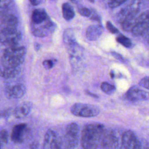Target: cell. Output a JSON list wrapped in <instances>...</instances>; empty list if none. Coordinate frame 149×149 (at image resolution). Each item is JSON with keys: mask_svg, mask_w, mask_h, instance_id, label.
<instances>
[{"mask_svg": "<svg viewBox=\"0 0 149 149\" xmlns=\"http://www.w3.org/2000/svg\"><path fill=\"white\" fill-rule=\"evenodd\" d=\"M8 8H0V19L1 20L6 14H8Z\"/></svg>", "mask_w": 149, "mask_h": 149, "instance_id": "cell-30", "label": "cell"}, {"mask_svg": "<svg viewBox=\"0 0 149 149\" xmlns=\"http://www.w3.org/2000/svg\"><path fill=\"white\" fill-rule=\"evenodd\" d=\"M70 1H72V2H76L77 0H70Z\"/></svg>", "mask_w": 149, "mask_h": 149, "instance_id": "cell-37", "label": "cell"}, {"mask_svg": "<svg viewBox=\"0 0 149 149\" xmlns=\"http://www.w3.org/2000/svg\"><path fill=\"white\" fill-rule=\"evenodd\" d=\"M9 139V133L6 130L3 129L0 131V144L1 146L6 144Z\"/></svg>", "mask_w": 149, "mask_h": 149, "instance_id": "cell-24", "label": "cell"}, {"mask_svg": "<svg viewBox=\"0 0 149 149\" xmlns=\"http://www.w3.org/2000/svg\"><path fill=\"white\" fill-rule=\"evenodd\" d=\"M139 84L144 88L149 89V77H145L143 78L139 81Z\"/></svg>", "mask_w": 149, "mask_h": 149, "instance_id": "cell-28", "label": "cell"}, {"mask_svg": "<svg viewBox=\"0 0 149 149\" xmlns=\"http://www.w3.org/2000/svg\"><path fill=\"white\" fill-rule=\"evenodd\" d=\"M1 146H2L0 144V149H1Z\"/></svg>", "mask_w": 149, "mask_h": 149, "instance_id": "cell-39", "label": "cell"}, {"mask_svg": "<svg viewBox=\"0 0 149 149\" xmlns=\"http://www.w3.org/2000/svg\"><path fill=\"white\" fill-rule=\"evenodd\" d=\"M79 127L75 123H72L68 125L66 129V136L68 144L71 148L77 145L79 137Z\"/></svg>", "mask_w": 149, "mask_h": 149, "instance_id": "cell-11", "label": "cell"}, {"mask_svg": "<svg viewBox=\"0 0 149 149\" xmlns=\"http://www.w3.org/2000/svg\"><path fill=\"white\" fill-rule=\"evenodd\" d=\"M26 93V87L24 84L19 83L14 86H8L5 90L6 96L9 99L19 98Z\"/></svg>", "mask_w": 149, "mask_h": 149, "instance_id": "cell-12", "label": "cell"}, {"mask_svg": "<svg viewBox=\"0 0 149 149\" xmlns=\"http://www.w3.org/2000/svg\"><path fill=\"white\" fill-rule=\"evenodd\" d=\"M104 29L101 25H91L86 30V37L89 40H95L100 37Z\"/></svg>", "mask_w": 149, "mask_h": 149, "instance_id": "cell-16", "label": "cell"}, {"mask_svg": "<svg viewBox=\"0 0 149 149\" xmlns=\"http://www.w3.org/2000/svg\"><path fill=\"white\" fill-rule=\"evenodd\" d=\"M48 18L47 13L42 9H36L32 13L31 19L33 24H40L47 20Z\"/></svg>", "mask_w": 149, "mask_h": 149, "instance_id": "cell-17", "label": "cell"}, {"mask_svg": "<svg viewBox=\"0 0 149 149\" xmlns=\"http://www.w3.org/2000/svg\"><path fill=\"white\" fill-rule=\"evenodd\" d=\"M122 143L125 149H140L141 145L136 134L132 130L125 131L122 136Z\"/></svg>", "mask_w": 149, "mask_h": 149, "instance_id": "cell-7", "label": "cell"}, {"mask_svg": "<svg viewBox=\"0 0 149 149\" xmlns=\"http://www.w3.org/2000/svg\"><path fill=\"white\" fill-rule=\"evenodd\" d=\"M139 10H135L129 14H127L120 22L122 28L126 31H130L132 30L134 27L137 19L138 17V13Z\"/></svg>", "mask_w": 149, "mask_h": 149, "instance_id": "cell-14", "label": "cell"}, {"mask_svg": "<svg viewBox=\"0 0 149 149\" xmlns=\"http://www.w3.org/2000/svg\"><path fill=\"white\" fill-rule=\"evenodd\" d=\"M148 30L149 10H146L138 16L132 32L135 36H141L146 34Z\"/></svg>", "mask_w": 149, "mask_h": 149, "instance_id": "cell-4", "label": "cell"}, {"mask_svg": "<svg viewBox=\"0 0 149 149\" xmlns=\"http://www.w3.org/2000/svg\"><path fill=\"white\" fill-rule=\"evenodd\" d=\"M126 97L130 101H140L147 100L149 94L138 88L132 87L126 93Z\"/></svg>", "mask_w": 149, "mask_h": 149, "instance_id": "cell-13", "label": "cell"}, {"mask_svg": "<svg viewBox=\"0 0 149 149\" xmlns=\"http://www.w3.org/2000/svg\"><path fill=\"white\" fill-rule=\"evenodd\" d=\"M19 72L17 68H5L0 70V75L5 78H10L15 76Z\"/></svg>", "mask_w": 149, "mask_h": 149, "instance_id": "cell-20", "label": "cell"}, {"mask_svg": "<svg viewBox=\"0 0 149 149\" xmlns=\"http://www.w3.org/2000/svg\"><path fill=\"white\" fill-rule=\"evenodd\" d=\"M101 90L106 94H110L113 93L115 90V86L107 82H103L101 84Z\"/></svg>", "mask_w": 149, "mask_h": 149, "instance_id": "cell-23", "label": "cell"}, {"mask_svg": "<svg viewBox=\"0 0 149 149\" xmlns=\"http://www.w3.org/2000/svg\"><path fill=\"white\" fill-rule=\"evenodd\" d=\"M11 0H0V8L7 7Z\"/></svg>", "mask_w": 149, "mask_h": 149, "instance_id": "cell-31", "label": "cell"}, {"mask_svg": "<svg viewBox=\"0 0 149 149\" xmlns=\"http://www.w3.org/2000/svg\"><path fill=\"white\" fill-rule=\"evenodd\" d=\"M86 93H87V94H88V95H91V96H92V97H96V98H97L98 97L95 95V94H92L91 93H90V92H89V91H86Z\"/></svg>", "mask_w": 149, "mask_h": 149, "instance_id": "cell-35", "label": "cell"}, {"mask_svg": "<svg viewBox=\"0 0 149 149\" xmlns=\"http://www.w3.org/2000/svg\"><path fill=\"white\" fill-rule=\"evenodd\" d=\"M61 143L55 133L52 130L46 132L43 143V149H60Z\"/></svg>", "mask_w": 149, "mask_h": 149, "instance_id": "cell-10", "label": "cell"}, {"mask_svg": "<svg viewBox=\"0 0 149 149\" xmlns=\"http://www.w3.org/2000/svg\"><path fill=\"white\" fill-rule=\"evenodd\" d=\"M147 42L149 43V34H148V37H147Z\"/></svg>", "mask_w": 149, "mask_h": 149, "instance_id": "cell-36", "label": "cell"}, {"mask_svg": "<svg viewBox=\"0 0 149 149\" xmlns=\"http://www.w3.org/2000/svg\"><path fill=\"white\" fill-rule=\"evenodd\" d=\"M63 40L65 43L71 47L75 45V38L73 31L72 29L66 30L63 34Z\"/></svg>", "mask_w": 149, "mask_h": 149, "instance_id": "cell-21", "label": "cell"}, {"mask_svg": "<svg viewBox=\"0 0 149 149\" xmlns=\"http://www.w3.org/2000/svg\"><path fill=\"white\" fill-rule=\"evenodd\" d=\"M112 54L113 55V56H115V58H116L117 59H119V60H123V58L119 54H117L116 52H112Z\"/></svg>", "mask_w": 149, "mask_h": 149, "instance_id": "cell-33", "label": "cell"}, {"mask_svg": "<svg viewBox=\"0 0 149 149\" xmlns=\"http://www.w3.org/2000/svg\"><path fill=\"white\" fill-rule=\"evenodd\" d=\"M105 126L98 123L86 125L82 130L81 144L83 149H97L105 131Z\"/></svg>", "mask_w": 149, "mask_h": 149, "instance_id": "cell-1", "label": "cell"}, {"mask_svg": "<svg viewBox=\"0 0 149 149\" xmlns=\"http://www.w3.org/2000/svg\"><path fill=\"white\" fill-rule=\"evenodd\" d=\"M42 65L45 69H51L53 66L54 63L51 60H45L43 62Z\"/></svg>", "mask_w": 149, "mask_h": 149, "instance_id": "cell-29", "label": "cell"}, {"mask_svg": "<svg viewBox=\"0 0 149 149\" xmlns=\"http://www.w3.org/2000/svg\"><path fill=\"white\" fill-rule=\"evenodd\" d=\"M118 144V139L116 133L112 130H105L102 135L101 146L104 149L115 148Z\"/></svg>", "mask_w": 149, "mask_h": 149, "instance_id": "cell-9", "label": "cell"}, {"mask_svg": "<svg viewBox=\"0 0 149 149\" xmlns=\"http://www.w3.org/2000/svg\"><path fill=\"white\" fill-rule=\"evenodd\" d=\"M78 12L81 15L86 16V17L90 16V15L91 14V10L90 9L86 8V7H81V8H79Z\"/></svg>", "mask_w": 149, "mask_h": 149, "instance_id": "cell-26", "label": "cell"}, {"mask_svg": "<svg viewBox=\"0 0 149 149\" xmlns=\"http://www.w3.org/2000/svg\"><path fill=\"white\" fill-rule=\"evenodd\" d=\"M18 24L17 18L12 14H6L1 22V30H15Z\"/></svg>", "mask_w": 149, "mask_h": 149, "instance_id": "cell-15", "label": "cell"}, {"mask_svg": "<svg viewBox=\"0 0 149 149\" xmlns=\"http://www.w3.org/2000/svg\"><path fill=\"white\" fill-rule=\"evenodd\" d=\"M21 38L20 32L16 29L0 31V42L6 46L11 47L17 45Z\"/></svg>", "mask_w": 149, "mask_h": 149, "instance_id": "cell-5", "label": "cell"}, {"mask_svg": "<svg viewBox=\"0 0 149 149\" xmlns=\"http://www.w3.org/2000/svg\"><path fill=\"white\" fill-rule=\"evenodd\" d=\"M106 27L108 30L112 34H116L119 33V30L109 21H108L107 22Z\"/></svg>", "mask_w": 149, "mask_h": 149, "instance_id": "cell-27", "label": "cell"}, {"mask_svg": "<svg viewBox=\"0 0 149 149\" xmlns=\"http://www.w3.org/2000/svg\"><path fill=\"white\" fill-rule=\"evenodd\" d=\"M90 2H94V0H89Z\"/></svg>", "mask_w": 149, "mask_h": 149, "instance_id": "cell-38", "label": "cell"}, {"mask_svg": "<svg viewBox=\"0 0 149 149\" xmlns=\"http://www.w3.org/2000/svg\"><path fill=\"white\" fill-rule=\"evenodd\" d=\"M25 49L17 45L8 47L3 52L2 63L5 68H18L23 62Z\"/></svg>", "mask_w": 149, "mask_h": 149, "instance_id": "cell-2", "label": "cell"}, {"mask_svg": "<svg viewBox=\"0 0 149 149\" xmlns=\"http://www.w3.org/2000/svg\"><path fill=\"white\" fill-rule=\"evenodd\" d=\"M116 39L117 42H118L125 47H130L132 46V44L130 40L122 34H120L119 36H118Z\"/></svg>", "mask_w": 149, "mask_h": 149, "instance_id": "cell-22", "label": "cell"}, {"mask_svg": "<svg viewBox=\"0 0 149 149\" xmlns=\"http://www.w3.org/2000/svg\"><path fill=\"white\" fill-rule=\"evenodd\" d=\"M29 1L33 5H37L40 3V0H29Z\"/></svg>", "mask_w": 149, "mask_h": 149, "instance_id": "cell-34", "label": "cell"}, {"mask_svg": "<svg viewBox=\"0 0 149 149\" xmlns=\"http://www.w3.org/2000/svg\"><path fill=\"white\" fill-rule=\"evenodd\" d=\"M55 27V24L48 18L47 20L40 24H33L32 31L36 36L44 37L54 31Z\"/></svg>", "mask_w": 149, "mask_h": 149, "instance_id": "cell-8", "label": "cell"}, {"mask_svg": "<svg viewBox=\"0 0 149 149\" xmlns=\"http://www.w3.org/2000/svg\"><path fill=\"white\" fill-rule=\"evenodd\" d=\"M38 147V143L35 141V142H33L32 143L30 146V147L31 148V149H36Z\"/></svg>", "mask_w": 149, "mask_h": 149, "instance_id": "cell-32", "label": "cell"}, {"mask_svg": "<svg viewBox=\"0 0 149 149\" xmlns=\"http://www.w3.org/2000/svg\"><path fill=\"white\" fill-rule=\"evenodd\" d=\"M31 105L29 103L26 102L17 106L13 110V114L17 118H21L26 116L30 111Z\"/></svg>", "mask_w": 149, "mask_h": 149, "instance_id": "cell-18", "label": "cell"}, {"mask_svg": "<svg viewBox=\"0 0 149 149\" xmlns=\"http://www.w3.org/2000/svg\"><path fill=\"white\" fill-rule=\"evenodd\" d=\"M63 18L66 20H72L74 16V12L72 6L68 3H64L62 6Z\"/></svg>", "mask_w": 149, "mask_h": 149, "instance_id": "cell-19", "label": "cell"}, {"mask_svg": "<svg viewBox=\"0 0 149 149\" xmlns=\"http://www.w3.org/2000/svg\"><path fill=\"white\" fill-rule=\"evenodd\" d=\"M127 0H109L108 6L111 8H114L121 5Z\"/></svg>", "mask_w": 149, "mask_h": 149, "instance_id": "cell-25", "label": "cell"}, {"mask_svg": "<svg viewBox=\"0 0 149 149\" xmlns=\"http://www.w3.org/2000/svg\"><path fill=\"white\" fill-rule=\"evenodd\" d=\"M30 130L26 123H20L15 125L12 130L10 139L16 143L23 142L29 134Z\"/></svg>", "mask_w": 149, "mask_h": 149, "instance_id": "cell-6", "label": "cell"}, {"mask_svg": "<svg viewBox=\"0 0 149 149\" xmlns=\"http://www.w3.org/2000/svg\"><path fill=\"white\" fill-rule=\"evenodd\" d=\"M70 111L74 115L84 118L94 117L100 113V109L97 106L84 103L74 104Z\"/></svg>", "mask_w": 149, "mask_h": 149, "instance_id": "cell-3", "label": "cell"}]
</instances>
